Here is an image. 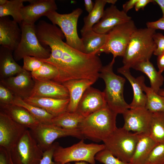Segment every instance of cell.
<instances>
[{"label":"cell","instance_id":"obj_42","mask_svg":"<svg viewBox=\"0 0 164 164\" xmlns=\"http://www.w3.org/2000/svg\"><path fill=\"white\" fill-rule=\"evenodd\" d=\"M146 24L147 28L164 30V19L162 17L155 21L147 22Z\"/></svg>","mask_w":164,"mask_h":164},{"label":"cell","instance_id":"obj_7","mask_svg":"<svg viewBox=\"0 0 164 164\" xmlns=\"http://www.w3.org/2000/svg\"><path fill=\"white\" fill-rule=\"evenodd\" d=\"M21 24V38L17 48L14 51L13 56L19 61L26 56L40 59L48 58L51 54L50 48L40 43L36 34V25L22 22Z\"/></svg>","mask_w":164,"mask_h":164},{"label":"cell","instance_id":"obj_49","mask_svg":"<svg viewBox=\"0 0 164 164\" xmlns=\"http://www.w3.org/2000/svg\"><path fill=\"white\" fill-rule=\"evenodd\" d=\"M107 3L111 4V5H114L117 2L116 0H106Z\"/></svg>","mask_w":164,"mask_h":164},{"label":"cell","instance_id":"obj_46","mask_svg":"<svg viewBox=\"0 0 164 164\" xmlns=\"http://www.w3.org/2000/svg\"><path fill=\"white\" fill-rule=\"evenodd\" d=\"M84 5L86 11L89 13L93 10L94 5L91 0H84Z\"/></svg>","mask_w":164,"mask_h":164},{"label":"cell","instance_id":"obj_35","mask_svg":"<svg viewBox=\"0 0 164 164\" xmlns=\"http://www.w3.org/2000/svg\"><path fill=\"white\" fill-rule=\"evenodd\" d=\"M146 164H164V142L158 143L154 147Z\"/></svg>","mask_w":164,"mask_h":164},{"label":"cell","instance_id":"obj_38","mask_svg":"<svg viewBox=\"0 0 164 164\" xmlns=\"http://www.w3.org/2000/svg\"><path fill=\"white\" fill-rule=\"evenodd\" d=\"M15 96L6 87L0 84V104H11Z\"/></svg>","mask_w":164,"mask_h":164},{"label":"cell","instance_id":"obj_29","mask_svg":"<svg viewBox=\"0 0 164 164\" xmlns=\"http://www.w3.org/2000/svg\"><path fill=\"white\" fill-rule=\"evenodd\" d=\"M11 104L23 107L40 124H52L54 116L44 109L27 103L22 98L15 96Z\"/></svg>","mask_w":164,"mask_h":164},{"label":"cell","instance_id":"obj_50","mask_svg":"<svg viewBox=\"0 0 164 164\" xmlns=\"http://www.w3.org/2000/svg\"><path fill=\"white\" fill-rule=\"evenodd\" d=\"M158 94L161 96L164 97V90L160 89L158 92Z\"/></svg>","mask_w":164,"mask_h":164},{"label":"cell","instance_id":"obj_40","mask_svg":"<svg viewBox=\"0 0 164 164\" xmlns=\"http://www.w3.org/2000/svg\"><path fill=\"white\" fill-rule=\"evenodd\" d=\"M153 39L156 45L153 54L158 56L164 52V36L160 33H155Z\"/></svg>","mask_w":164,"mask_h":164},{"label":"cell","instance_id":"obj_9","mask_svg":"<svg viewBox=\"0 0 164 164\" xmlns=\"http://www.w3.org/2000/svg\"><path fill=\"white\" fill-rule=\"evenodd\" d=\"M10 152L14 164H39L43 153L27 129Z\"/></svg>","mask_w":164,"mask_h":164},{"label":"cell","instance_id":"obj_4","mask_svg":"<svg viewBox=\"0 0 164 164\" xmlns=\"http://www.w3.org/2000/svg\"><path fill=\"white\" fill-rule=\"evenodd\" d=\"M115 59L102 67L99 77L104 81L105 87L104 93L107 106L117 113L123 114L130 108L129 104L125 101L124 97L125 79L115 74L113 71Z\"/></svg>","mask_w":164,"mask_h":164},{"label":"cell","instance_id":"obj_15","mask_svg":"<svg viewBox=\"0 0 164 164\" xmlns=\"http://www.w3.org/2000/svg\"><path fill=\"white\" fill-rule=\"evenodd\" d=\"M0 80V83L10 90L15 96L23 99L30 97L35 84L31 73L23 69L15 76Z\"/></svg>","mask_w":164,"mask_h":164},{"label":"cell","instance_id":"obj_3","mask_svg":"<svg viewBox=\"0 0 164 164\" xmlns=\"http://www.w3.org/2000/svg\"><path fill=\"white\" fill-rule=\"evenodd\" d=\"M117 115L107 105L84 118L79 129L84 139L103 141L117 128Z\"/></svg>","mask_w":164,"mask_h":164},{"label":"cell","instance_id":"obj_26","mask_svg":"<svg viewBox=\"0 0 164 164\" xmlns=\"http://www.w3.org/2000/svg\"><path fill=\"white\" fill-rule=\"evenodd\" d=\"M158 144L149 135L142 134L137 144L130 164H146L150 153Z\"/></svg>","mask_w":164,"mask_h":164},{"label":"cell","instance_id":"obj_36","mask_svg":"<svg viewBox=\"0 0 164 164\" xmlns=\"http://www.w3.org/2000/svg\"><path fill=\"white\" fill-rule=\"evenodd\" d=\"M95 160L104 164H130L114 156L105 148L98 152L95 157Z\"/></svg>","mask_w":164,"mask_h":164},{"label":"cell","instance_id":"obj_13","mask_svg":"<svg viewBox=\"0 0 164 164\" xmlns=\"http://www.w3.org/2000/svg\"><path fill=\"white\" fill-rule=\"evenodd\" d=\"M27 128L0 112V146L10 151Z\"/></svg>","mask_w":164,"mask_h":164},{"label":"cell","instance_id":"obj_5","mask_svg":"<svg viewBox=\"0 0 164 164\" xmlns=\"http://www.w3.org/2000/svg\"><path fill=\"white\" fill-rule=\"evenodd\" d=\"M82 139L72 145L63 148L59 144L56 147L53 160L56 164H65L72 162L85 161L95 164V157L100 151L105 148L104 144H86Z\"/></svg>","mask_w":164,"mask_h":164},{"label":"cell","instance_id":"obj_41","mask_svg":"<svg viewBox=\"0 0 164 164\" xmlns=\"http://www.w3.org/2000/svg\"><path fill=\"white\" fill-rule=\"evenodd\" d=\"M0 164H14L10 151L0 146Z\"/></svg>","mask_w":164,"mask_h":164},{"label":"cell","instance_id":"obj_44","mask_svg":"<svg viewBox=\"0 0 164 164\" xmlns=\"http://www.w3.org/2000/svg\"><path fill=\"white\" fill-rule=\"evenodd\" d=\"M157 65L158 71L162 73L164 71V52L158 56Z\"/></svg>","mask_w":164,"mask_h":164},{"label":"cell","instance_id":"obj_51","mask_svg":"<svg viewBox=\"0 0 164 164\" xmlns=\"http://www.w3.org/2000/svg\"><path fill=\"white\" fill-rule=\"evenodd\" d=\"M7 1L8 0H0V5L5 4Z\"/></svg>","mask_w":164,"mask_h":164},{"label":"cell","instance_id":"obj_18","mask_svg":"<svg viewBox=\"0 0 164 164\" xmlns=\"http://www.w3.org/2000/svg\"><path fill=\"white\" fill-rule=\"evenodd\" d=\"M22 31L18 23L8 16L0 18V44L13 51L20 41Z\"/></svg>","mask_w":164,"mask_h":164},{"label":"cell","instance_id":"obj_11","mask_svg":"<svg viewBox=\"0 0 164 164\" xmlns=\"http://www.w3.org/2000/svg\"><path fill=\"white\" fill-rule=\"evenodd\" d=\"M30 132L43 152L50 148L58 138L71 136L81 139H84L79 129L67 130L53 124H39L36 127L30 129Z\"/></svg>","mask_w":164,"mask_h":164},{"label":"cell","instance_id":"obj_31","mask_svg":"<svg viewBox=\"0 0 164 164\" xmlns=\"http://www.w3.org/2000/svg\"><path fill=\"white\" fill-rule=\"evenodd\" d=\"M107 3L106 0H96L94 7L88 15L84 18V25L80 32L81 34L91 30L93 26L101 19Z\"/></svg>","mask_w":164,"mask_h":164},{"label":"cell","instance_id":"obj_25","mask_svg":"<svg viewBox=\"0 0 164 164\" xmlns=\"http://www.w3.org/2000/svg\"><path fill=\"white\" fill-rule=\"evenodd\" d=\"M83 46V53L88 54H99L100 50L106 43L108 33L101 34L93 29L81 34Z\"/></svg>","mask_w":164,"mask_h":164},{"label":"cell","instance_id":"obj_27","mask_svg":"<svg viewBox=\"0 0 164 164\" xmlns=\"http://www.w3.org/2000/svg\"><path fill=\"white\" fill-rule=\"evenodd\" d=\"M132 68L145 74L149 79L151 88L158 93L163 84L164 78L162 73L156 70L149 60L138 62Z\"/></svg>","mask_w":164,"mask_h":164},{"label":"cell","instance_id":"obj_17","mask_svg":"<svg viewBox=\"0 0 164 164\" xmlns=\"http://www.w3.org/2000/svg\"><path fill=\"white\" fill-rule=\"evenodd\" d=\"M131 19L123 10H120L115 5H111L104 10L101 19L92 29L98 33L107 34L115 26Z\"/></svg>","mask_w":164,"mask_h":164},{"label":"cell","instance_id":"obj_34","mask_svg":"<svg viewBox=\"0 0 164 164\" xmlns=\"http://www.w3.org/2000/svg\"><path fill=\"white\" fill-rule=\"evenodd\" d=\"M31 73L34 80L53 81L57 78L59 74L58 70L55 67L44 62L38 70L31 72Z\"/></svg>","mask_w":164,"mask_h":164},{"label":"cell","instance_id":"obj_43","mask_svg":"<svg viewBox=\"0 0 164 164\" xmlns=\"http://www.w3.org/2000/svg\"><path fill=\"white\" fill-rule=\"evenodd\" d=\"M152 2H154V0H138L135 6V10L138 11L141 9H143L148 4Z\"/></svg>","mask_w":164,"mask_h":164},{"label":"cell","instance_id":"obj_39","mask_svg":"<svg viewBox=\"0 0 164 164\" xmlns=\"http://www.w3.org/2000/svg\"><path fill=\"white\" fill-rule=\"evenodd\" d=\"M54 142L47 149L43 152L42 158L39 164H56L53 160V155L56 146L59 144Z\"/></svg>","mask_w":164,"mask_h":164},{"label":"cell","instance_id":"obj_48","mask_svg":"<svg viewBox=\"0 0 164 164\" xmlns=\"http://www.w3.org/2000/svg\"><path fill=\"white\" fill-rule=\"evenodd\" d=\"M89 163L85 161L76 162L74 164L71 163L70 162H68L65 164H88Z\"/></svg>","mask_w":164,"mask_h":164},{"label":"cell","instance_id":"obj_1","mask_svg":"<svg viewBox=\"0 0 164 164\" xmlns=\"http://www.w3.org/2000/svg\"><path fill=\"white\" fill-rule=\"evenodd\" d=\"M36 28L40 43L51 50L48 58L39 59L57 68L59 74L54 81L62 84L70 80L85 79L96 82L103 67L96 55L86 54L68 45L63 42L64 35L56 25L40 20Z\"/></svg>","mask_w":164,"mask_h":164},{"label":"cell","instance_id":"obj_30","mask_svg":"<svg viewBox=\"0 0 164 164\" xmlns=\"http://www.w3.org/2000/svg\"><path fill=\"white\" fill-rule=\"evenodd\" d=\"M144 81L145 78L142 80L141 85L146 97L145 108L152 113L164 112V97L155 92L150 87L147 86Z\"/></svg>","mask_w":164,"mask_h":164},{"label":"cell","instance_id":"obj_33","mask_svg":"<svg viewBox=\"0 0 164 164\" xmlns=\"http://www.w3.org/2000/svg\"><path fill=\"white\" fill-rule=\"evenodd\" d=\"M149 135L157 143L164 142V112L152 113Z\"/></svg>","mask_w":164,"mask_h":164},{"label":"cell","instance_id":"obj_6","mask_svg":"<svg viewBox=\"0 0 164 164\" xmlns=\"http://www.w3.org/2000/svg\"><path fill=\"white\" fill-rule=\"evenodd\" d=\"M142 134L132 133L123 127L117 128L103 142L105 149L114 156L129 162Z\"/></svg>","mask_w":164,"mask_h":164},{"label":"cell","instance_id":"obj_2","mask_svg":"<svg viewBox=\"0 0 164 164\" xmlns=\"http://www.w3.org/2000/svg\"><path fill=\"white\" fill-rule=\"evenodd\" d=\"M155 30L137 29L132 34L122 56L123 66L130 69L135 64L149 60L156 48L153 39Z\"/></svg>","mask_w":164,"mask_h":164},{"label":"cell","instance_id":"obj_16","mask_svg":"<svg viewBox=\"0 0 164 164\" xmlns=\"http://www.w3.org/2000/svg\"><path fill=\"white\" fill-rule=\"evenodd\" d=\"M29 4L24 6L21 10L22 21L35 24L40 17L56 11L57 6L54 0H28Z\"/></svg>","mask_w":164,"mask_h":164},{"label":"cell","instance_id":"obj_14","mask_svg":"<svg viewBox=\"0 0 164 164\" xmlns=\"http://www.w3.org/2000/svg\"><path fill=\"white\" fill-rule=\"evenodd\" d=\"M107 105L104 92L91 86L84 93L75 112L85 118Z\"/></svg>","mask_w":164,"mask_h":164},{"label":"cell","instance_id":"obj_32","mask_svg":"<svg viewBox=\"0 0 164 164\" xmlns=\"http://www.w3.org/2000/svg\"><path fill=\"white\" fill-rule=\"evenodd\" d=\"M28 0H10L5 4L0 5V18L11 16L13 20L21 24L22 21L21 10L23 3Z\"/></svg>","mask_w":164,"mask_h":164},{"label":"cell","instance_id":"obj_10","mask_svg":"<svg viewBox=\"0 0 164 164\" xmlns=\"http://www.w3.org/2000/svg\"><path fill=\"white\" fill-rule=\"evenodd\" d=\"M137 29L132 19L115 26L108 33L106 43L99 53H111L114 59L118 56L122 57L132 34Z\"/></svg>","mask_w":164,"mask_h":164},{"label":"cell","instance_id":"obj_24","mask_svg":"<svg viewBox=\"0 0 164 164\" xmlns=\"http://www.w3.org/2000/svg\"><path fill=\"white\" fill-rule=\"evenodd\" d=\"M13 51L5 47H0V80L13 76L23 70L14 58Z\"/></svg>","mask_w":164,"mask_h":164},{"label":"cell","instance_id":"obj_21","mask_svg":"<svg viewBox=\"0 0 164 164\" xmlns=\"http://www.w3.org/2000/svg\"><path fill=\"white\" fill-rule=\"evenodd\" d=\"M1 112L15 122L32 129L40 124L24 108L12 104H0Z\"/></svg>","mask_w":164,"mask_h":164},{"label":"cell","instance_id":"obj_19","mask_svg":"<svg viewBox=\"0 0 164 164\" xmlns=\"http://www.w3.org/2000/svg\"><path fill=\"white\" fill-rule=\"evenodd\" d=\"M34 80V85L29 97L69 98L68 90L63 84L52 80Z\"/></svg>","mask_w":164,"mask_h":164},{"label":"cell","instance_id":"obj_22","mask_svg":"<svg viewBox=\"0 0 164 164\" xmlns=\"http://www.w3.org/2000/svg\"><path fill=\"white\" fill-rule=\"evenodd\" d=\"M23 100L27 103L41 108L54 117L67 111L70 99L29 97Z\"/></svg>","mask_w":164,"mask_h":164},{"label":"cell","instance_id":"obj_28","mask_svg":"<svg viewBox=\"0 0 164 164\" xmlns=\"http://www.w3.org/2000/svg\"><path fill=\"white\" fill-rule=\"evenodd\" d=\"M84 118L76 112L65 111L54 117L52 121L53 125L69 130L79 129Z\"/></svg>","mask_w":164,"mask_h":164},{"label":"cell","instance_id":"obj_45","mask_svg":"<svg viewBox=\"0 0 164 164\" xmlns=\"http://www.w3.org/2000/svg\"><path fill=\"white\" fill-rule=\"evenodd\" d=\"M138 0H130L123 5V10L125 13L135 7Z\"/></svg>","mask_w":164,"mask_h":164},{"label":"cell","instance_id":"obj_20","mask_svg":"<svg viewBox=\"0 0 164 164\" xmlns=\"http://www.w3.org/2000/svg\"><path fill=\"white\" fill-rule=\"evenodd\" d=\"M95 82L88 79L70 80L62 84L67 88L70 101L67 111L69 112L76 111L79 102L86 89Z\"/></svg>","mask_w":164,"mask_h":164},{"label":"cell","instance_id":"obj_23","mask_svg":"<svg viewBox=\"0 0 164 164\" xmlns=\"http://www.w3.org/2000/svg\"><path fill=\"white\" fill-rule=\"evenodd\" d=\"M118 72L124 76L131 84L133 92V97L132 102L129 104L130 109L138 108H145L146 97L141 85L142 80L144 78L142 76L136 78L131 74L130 69L126 68L123 66L118 69Z\"/></svg>","mask_w":164,"mask_h":164},{"label":"cell","instance_id":"obj_47","mask_svg":"<svg viewBox=\"0 0 164 164\" xmlns=\"http://www.w3.org/2000/svg\"><path fill=\"white\" fill-rule=\"evenodd\" d=\"M154 1L161 8L162 14V18L164 19V0H154Z\"/></svg>","mask_w":164,"mask_h":164},{"label":"cell","instance_id":"obj_12","mask_svg":"<svg viewBox=\"0 0 164 164\" xmlns=\"http://www.w3.org/2000/svg\"><path fill=\"white\" fill-rule=\"evenodd\" d=\"M122 114L123 128L130 132L149 135L152 113L145 108L129 109Z\"/></svg>","mask_w":164,"mask_h":164},{"label":"cell","instance_id":"obj_8","mask_svg":"<svg viewBox=\"0 0 164 164\" xmlns=\"http://www.w3.org/2000/svg\"><path fill=\"white\" fill-rule=\"evenodd\" d=\"M82 12V9L78 8L68 14H61L56 11L52 12L46 16L52 24L60 27L66 38L67 44L83 52L82 39L79 37L77 32L78 19Z\"/></svg>","mask_w":164,"mask_h":164},{"label":"cell","instance_id":"obj_37","mask_svg":"<svg viewBox=\"0 0 164 164\" xmlns=\"http://www.w3.org/2000/svg\"><path fill=\"white\" fill-rule=\"evenodd\" d=\"M23 59L22 68L30 73L38 70L43 65L44 62L36 57L26 56Z\"/></svg>","mask_w":164,"mask_h":164}]
</instances>
